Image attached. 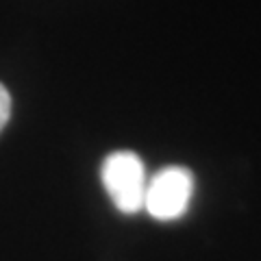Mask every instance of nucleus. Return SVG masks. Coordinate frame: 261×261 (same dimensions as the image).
I'll list each match as a JSON object with an SVG mask.
<instances>
[{
	"label": "nucleus",
	"mask_w": 261,
	"mask_h": 261,
	"mask_svg": "<svg viewBox=\"0 0 261 261\" xmlns=\"http://www.w3.org/2000/svg\"><path fill=\"white\" fill-rule=\"evenodd\" d=\"M105 192L122 214H137L144 209L146 194V168L140 154L133 150H116L105 157L100 168Z\"/></svg>",
	"instance_id": "obj_1"
},
{
	"label": "nucleus",
	"mask_w": 261,
	"mask_h": 261,
	"mask_svg": "<svg viewBox=\"0 0 261 261\" xmlns=\"http://www.w3.org/2000/svg\"><path fill=\"white\" fill-rule=\"evenodd\" d=\"M194 194V174L183 166L161 168L146 183L144 209L161 222L178 220L192 202Z\"/></svg>",
	"instance_id": "obj_2"
},
{
	"label": "nucleus",
	"mask_w": 261,
	"mask_h": 261,
	"mask_svg": "<svg viewBox=\"0 0 261 261\" xmlns=\"http://www.w3.org/2000/svg\"><path fill=\"white\" fill-rule=\"evenodd\" d=\"M9 116H11V96L7 92V87L0 83V130L9 122Z\"/></svg>",
	"instance_id": "obj_3"
}]
</instances>
